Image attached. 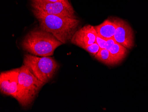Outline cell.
Masks as SVG:
<instances>
[{"mask_svg": "<svg viewBox=\"0 0 148 112\" xmlns=\"http://www.w3.org/2000/svg\"><path fill=\"white\" fill-rule=\"evenodd\" d=\"M106 40H107V39L101 37L99 35H97V37H96V42L99 46L100 48H102V49L106 48Z\"/></svg>", "mask_w": 148, "mask_h": 112, "instance_id": "13", "label": "cell"}, {"mask_svg": "<svg viewBox=\"0 0 148 112\" xmlns=\"http://www.w3.org/2000/svg\"><path fill=\"white\" fill-rule=\"evenodd\" d=\"M116 21L117 26L114 38L117 43L127 49H132L134 44L133 29L128 23L123 19L116 18Z\"/></svg>", "mask_w": 148, "mask_h": 112, "instance_id": "7", "label": "cell"}, {"mask_svg": "<svg viewBox=\"0 0 148 112\" xmlns=\"http://www.w3.org/2000/svg\"><path fill=\"white\" fill-rule=\"evenodd\" d=\"M63 44L50 33L39 28L33 29L26 35L21 46L32 55L48 57L52 56L55 50Z\"/></svg>", "mask_w": 148, "mask_h": 112, "instance_id": "2", "label": "cell"}, {"mask_svg": "<svg viewBox=\"0 0 148 112\" xmlns=\"http://www.w3.org/2000/svg\"><path fill=\"white\" fill-rule=\"evenodd\" d=\"M95 58L106 65H114L109 51L106 48H100Z\"/></svg>", "mask_w": 148, "mask_h": 112, "instance_id": "11", "label": "cell"}, {"mask_svg": "<svg viewBox=\"0 0 148 112\" xmlns=\"http://www.w3.org/2000/svg\"><path fill=\"white\" fill-rule=\"evenodd\" d=\"M116 42L115 39L114 38H109L107 39L106 40V49L109 51L110 49L111 48L112 46L115 44Z\"/></svg>", "mask_w": 148, "mask_h": 112, "instance_id": "14", "label": "cell"}, {"mask_svg": "<svg viewBox=\"0 0 148 112\" xmlns=\"http://www.w3.org/2000/svg\"><path fill=\"white\" fill-rule=\"evenodd\" d=\"M117 26L116 18H114L106 19L95 28L99 36L107 39L114 38Z\"/></svg>", "mask_w": 148, "mask_h": 112, "instance_id": "9", "label": "cell"}, {"mask_svg": "<svg viewBox=\"0 0 148 112\" xmlns=\"http://www.w3.org/2000/svg\"><path fill=\"white\" fill-rule=\"evenodd\" d=\"M100 49V48L99 46L97 44V42H95L86 47L84 50L88 52L90 54H92V56H95L96 54L99 52Z\"/></svg>", "mask_w": 148, "mask_h": 112, "instance_id": "12", "label": "cell"}, {"mask_svg": "<svg viewBox=\"0 0 148 112\" xmlns=\"http://www.w3.org/2000/svg\"><path fill=\"white\" fill-rule=\"evenodd\" d=\"M113 64H118L123 61L127 56V48L116 42L109 50Z\"/></svg>", "mask_w": 148, "mask_h": 112, "instance_id": "10", "label": "cell"}, {"mask_svg": "<svg viewBox=\"0 0 148 112\" xmlns=\"http://www.w3.org/2000/svg\"><path fill=\"white\" fill-rule=\"evenodd\" d=\"M33 13L39 21L40 28L50 33L63 44L71 40L80 23L77 18Z\"/></svg>", "mask_w": 148, "mask_h": 112, "instance_id": "1", "label": "cell"}, {"mask_svg": "<svg viewBox=\"0 0 148 112\" xmlns=\"http://www.w3.org/2000/svg\"><path fill=\"white\" fill-rule=\"evenodd\" d=\"M19 68L2 72L0 75V89L2 94L16 99L18 90Z\"/></svg>", "mask_w": 148, "mask_h": 112, "instance_id": "6", "label": "cell"}, {"mask_svg": "<svg viewBox=\"0 0 148 112\" xmlns=\"http://www.w3.org/2000/svg\"><path fill=\"white\" fill-rule=\"evenodd\" d=\"M97 35L95 26L86 25L76 31L71 42L84 49L87 46L96 42Z\"/></svg>", "mask_w": 148, "mask_h": 112, "instance_id": "8", "label": "cell"}, {"mask_svg": "<svg viewBox=\"0 0 148 112\" xmlns=\"http://www.w3.org/2000/svg\"><path fill=\"white\" fill-rule=\"evenodd\" d=\"M69 0H32V2H55L67 1Z\"/></svg>", "mask_w": 148, "mask_h": 112, "instance_id": "15", "label": "cell"}, {"mask_svg": "<svg viewBox=\"0 0 148 112\" xmlns=\"http://www.w3.org/2000/svg\"><path fill=\"white\" fill-rule=\"evenodd\" d=\"M24 64L45 84L54 77L60 67L59 63L53 58L39 57L30 54L24 56Z\"/></svg>", "mask_w": 148, "mask_h": 112, "instance_id": "4", "label": "cell"}, {"mask_svg": "<svg viewBox=\"0 0 148 112\" xmlns=\"http://www.w3.org/2000/svg\"><path fill=\"white\" fill-rule=\"evenodd\" d=\"M44 84L24 64L19 68L16 100L22 107H27L33 102Z\"/></svg>", "mask_w": 148, "mask_h": 112, "instance_id": "3", "label": "cell"}, {"mask_svg": "<svg viewBox=\"0 0 148 112\" xmlns=\"http://www.w3.org/2000/svg\"><path fill=\"white\" fill-rule=\"evenodd\" d=\"M33 12L46 15L77 18L69 1L55 2H32Z\"/></svg>", "mask_w": 148, "mask_h": 112, "instance_id": "5", "label": "cell"}]
</instances>
